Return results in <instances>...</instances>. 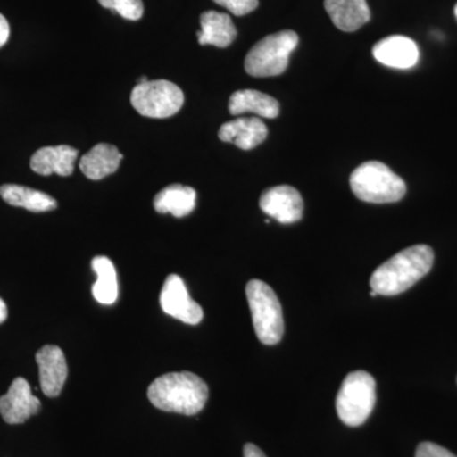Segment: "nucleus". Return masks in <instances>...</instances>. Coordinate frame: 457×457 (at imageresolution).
Returning a JSON list of instances; mask_svg holds the SVG:
<instances>
[{
  "label": "nucleus",
  "instance_id": "obj_1",
  "mask_svg": "<svg viewBox=\"0 0 457 457\" xmlns=\"http://www.w3.org/2000/svg\"><path fill=\"white\" fill-rule=\"evenodd\" d=\"M435 261L431 246L418 245L399 252L381 264L370 279L371 290L384 296H395L425 278Z\"/></svg>",
  "mask_w": 457,
  "mask_h": 457
},
{
  "label": "nucleus",
  "instance_id": "obj_2",
  "mask_svg": "<svg viewBox=\"0 0 457 457\" xmlns=\"http://www.w3.org/2000/svg\"><path fill=\"white\" fill-rule=\"evenodd\" d=\"M147 398L161 411L195 416L204 408L209 387L192 372H170L153 381L147 389Z\"/></svg>",
  "mask_w": 457,
  "mask_h": 457
},
{
  "label": "nucleus",
  "instance_id": "obj_3",
  "mask_svg": "<svg viewBox=\"0 0 457 457\" xmlns=\"http://www.w3.org/2000/svg\"><path fill=\"white\" fill-rule=\"evenodd\" d=\"M354 196L370 204L398 203L405 196L407 186L398 174L381 162H366L351 174Z\"/></svg>",
  "mask_w": 457,
  "mask_h": 457
},
{
  "label": "nucleus",
  "instance_id": "obj_4",
  "mask_svg": "<svg viewBox=\"0 0 457 457\" xmlns=\"http://www.w3.org/2000/svg\"><path fill=\"white\" fill-rule=\"evenodd\" d=\"M258 339L263 345H278L284 337V312L278 295L260 279H252L245 288Z\"/></svg>",
  "mask_w": 457,
  "mask_h": 457
},
{
  "label": "nucleus",
  "instance_id": "obj_5",
  "mask_svg": "<svg viewBox=\"0 0 457 457\" xmlns=\"http://www.w3.org/2000/svg\"><path fill=\"white\" fill-rule=\"evenodd\" d=\"M299 44V36L291 29L262 38L245 57L246 73L255 78L276 77L285 73L291 53Z\"/></svg>",
  "mask_w": 457,
  "mask_h": 457
},
{
  "label": "nucleus",
  "instance_id": "obj_6",
  "mask_svg": "<svg viewBox=\"0 0 457 457\" xmlns=\"http://www.w3.org/2000/svg\"><path fill=\"white\" fill-rule=\"evenodd\" d=\"M375 403V378L366 371L351 372L337 395V413L345 425L359 427L369 420Z\"/></svg>",
  "mask_w": 457,
  "mask_h": 457
},
{
  "label": "nucleus",
  "instance_id": "obj_7",
  "mask_svg": "<svg viewBox=\"0 0 457 457\" xmlns=\"http://www.w3.org/2000/svg\"><path fill=\"white\" fill-rule=\"evenodd\" d=\"M130 101L141 116L168 119L179 113L185 104V95L179 86L168 80H147L135 87Z\"/></svg>",
  "mask_w": 457,
  "mask_h": 457
},
{
  "label": "nucleus",
  "instance_id": "obj_8",
  "mask_svg": "<svg viewBox=\"0 0 457 457\" xmlns=\"http://www.w3.org/2000/svg\"><path fill=\"white\" fill-rule=\"evenodd\" d=\"M161 305L168 315L191 326H196L204 318L203 308L191 299L185 282L177 275H170L165 279Z\"/></svg>",
  "mask_w": 457,
  "mask_h": 457
},
{
  "label": "nucleus",
  "instance_id": "obj_9",
  "mask_svg": "<svg viewBox=\"0 0 457 457\" xmlns=\"http://www.w3.org/2000/svg\"><path fill=\"white\" fill-rule=\"evenodd\" d=\"M262 212L281 224L302 220L303 201L302 195L291 186H278L266 189L260 200Z\"/></svg>",
  "mask_w": 457,
  "mask_h": 457
},
{
  "label": "nucleus",
  "instance_id": "obj_10",
  "mask_svg": "<svg viewBox=\"0 0 457 457\" xmlns=\"http://www.w3.org/2000/svg\"><path fill=\"white\" fill-rule=\"evenodd\" d=\"M41 409V402L32 394L26 378H17L8 393L0 398V414L9 425L26 422Z\"/></svg>",
  "mask_w": 457,
  "mask_h": 457
},
{
  "label": "nucleus",
  "instance_id": "obj_11",
  "mask_svg": "<svg viewBox=\"0 0 457 457\" xmlns=\"http://www.w3.org/2000/svg\"><path fill=\"white\" fill-rule=\"evenodd\" d=\"M38 371H40V384L42 392L50 398H55L62 393L68 378V365L64 352L57 345H44L36 353Z\"/></svg>",
  "mask_w": 457,
  "mask_h": 457
},
{
  "label": "nucleus",
  "instance_id": "obj_12",
  "mask_svg": "<svg viewBox=\"0 0 457 457\" xmlns=\"http://www.w3.org/2000/svg\"><path fill=\"white\" fill-rule=\"evenodd\" d=\"M372 54L378 62L395 69H411L420 60L416 42L405 36H389L375 45Z\"/></svg>",
  "mask_w": 457,
  "mask_h": 457
},
{
  "label": "nucleus",
  "instance_id": "obj_13",
  "mask_svg": "<svg viewBox=\"0 0 457 457\" xmlns=\"http://www.w3.org/2000/svg\"><path fill=\"white\" fill-rule=\"evenodd\" d=\"M269 130L257 117H243L228 121L219 130V139L242 150H252L266 140Z\"/></svg>",
  "mask_w": 457,
  "mask_h": 457
},
{
  "label": "nucleus",
  "instance_id": "obj_14",
  "mask_svg": "<svg viewBox=\"0 0 457 457\" xmlns=\"http://www.w3.org/2000/svg\"><path fill=\"white\" fill-rule=\"evenodd\" d=\"M78 150L68 145L47 146L37 150L31 158V170L40 176L56 173L62 177L73 174Z\"/></svg>",
  "mask_w": 457,
  "mask_h": 457
},
{
  "label": "nucleus",
  "instance_id": "obj_15",
  "mask_svg": "<svg viewBox=\"0 0 457 457\" xmlns=\"http://www.w3.org/2000/svg\"><path fill=\"white\" fill-rule=\"evenodd\" d=\"M324 7L337 29L345 32L357 31L371 18L366 0H326Z\"/></svg>",
  "mask_w": 457,
  "mask_h": 457
},
{
  "label": "nucleus",
  "instance_id": "obj_16",
  "mask_svg": "<svg viewBox=\"0 0 457 457\" xmlns=\"http://www.w3.org/2000/svg\"><path fill=\"white\" fill-rule=\"evenodd\" d=\"M201 29L197 32L198 44L212 46H230L237 38V29L230 16L219 12L209 11L201 14Z\"/></svg>",
  "mask_w": 457,
  "mask_h": 457
},
{
  "label": "nucleus",
  "instance_id": "obj_17",
  "mask_svg": "<svg viewBox=\"0 0 457 457\" xmlns=\"http://www.w3.org/2000/svg\"><path fill=\"white\" fill-rule=\"evenodd\" d=\"M122 158L123 155L116 146L101 143L80 159V170L87 179H104L119 170Z\"/></svg>",
  "mask_w": 457,
  "mask_h": 457
},
{
  "label": "nucleus",
  "instance_id": "obj_18",
  "mask_svg": "<svg viewBox=\"0 0 457 457\" xmlns=\"http://www.w3.org/2000/svg\"><path fill=\"white\" fill-rule=\"evenodd\" d=\"M228 112L233 116L253 113L264 119H276L279 104L275 98L253 89L237 90L228 101Z\"/></svg>",
  "mask_w": 457,
  "mask_h": 457
},
{
  "label": "nucleus",
  "instance_id": "obj_19",
  "mask_svg": "<svg viewBox=\"0 0 457 457\" xmlns=\"http://www.w3.org/2000/svg\"><path fill=\"white\" fill-rule=\"evenodd\" d=\"M196 207V191L182 185L168 186L154 198V209L159 213H171L185 218Z\"/></svg>",
  "mask_w": 457,
  "mask_h": 457
},
{
  "label": "nucleus",
  "instance_id": "obj_20",
  "mask_svg": "<svg viewBox=\"0 0 457 457\" xmlns=\"http://www.w3.org/2000/svg\"><path fill=\"white\" fill-rule=\"evenodd\" d=\"M0 196L12 206L23 207L32 212H53L57 207L55 198L36 189L18 185H4L0 187Z\"/></svg>",
  "mask_w": 457,
  "mask_h": 457
},
{
  "label": "nucleus",
  "instance_id": "obj_21",
  "mask_svg": "<svg viewBox=\"0 0 457 457\" xmlns=\"http://www.w3.org/2000/svg\"><path fill=\"white\" fill-rule=\"evenodd\" d=\"M92 269L97 275V281L92 288L93 296L99 303L112 305L119 297L117 273L112 261L104 255H99L92 261Z\"/></svg>",
  "mask_w": 457,
  "mask_h": 457
},
{
  "label": "nucleus",
  "instance_id": "obj_22",
  "mask_svg": "<svg viewBox=\"0 0 457 457\" xmlns=\"http://www.w3.org/2000/svg\"><path fill=\"white\" fill-rule=\"evenodd\" d=\"M102 7L117 12L120 16L129 21H139L144 14L141 0H98Z\"/></svg>",
  "mask_w": 457,
  "mask_h": 457
},
{
  "label": "nucleus",
  "instance_id": "obj_23",
  "mask_svg": "<svg viewBox=\"0 0 457 457\" xmlns=\"http://www.w3.org/2000/svg\"><path fill=\"white\" fill-rule=\"evenodd\" d=\"M216 4L227 8L234 16L242 17L252 13L258 7V0H213Z\"/></svg>",
  "mask_w": 457,
  "mask_h": 457
},
{
  "label": "nucleus",
  "instance_id": "obj_24",
  "mask_svg": "<svg viewBox=\"0 0 457 457\" xmlns=\"http://www.w3.org/2000/svg\"><path fill=\"white\" fill-rule=\"evenodd\" d=\"M416 457H456L449 450L440 446V445L433 444V442H422L417 447Z\"/></svg>",
  "mask_w": 457,
  "mask_h": 457
},
{
  "label": "nucleus",
  "instance_id": "obj_25",
  "mask_svg": "<svg viewBox=\"0 0 457 457\" xmlns=\"http://www.w3.org/2000/svg\"><path fill=\"white\" fill-rule=\"evenodd\" d=\"M9 35H11V29H9L8 21L3 14H0V47L7 44Z\"/></svg>",
  "mask_w": 457,
  "mask_h": 457
},
{
  "label": "nucleus",
  "instance_id": "obj_26",
  "mask_svg": "<svg viewBox=\"0 0 457 457\" xmlns=\"http://www.w3.org/2000/svg\"><path fill=\"white\" fill-rule=\"evenodd\" d=\"M243 453H245V457H267L264 455L263 451L253 444H246Z\"/></svg>",
  "mask_w": 457,
  "mask_h": 457
},
{
  "label": "nucleus",
  "instance_id": "obj_27",
  "mask_svg": "<svg viewBox=\"0 0 457 457\" xmlns=\"http://www.w3.org/2000/svg\"><path fill=\"white\" fill-rule=\"evenodd\" d=\"M8 318V309L7 305H5V303L3 302L2 299H0V324L3 323V321H5V319Z\"/></svg>",
  "mask_w": 457,
  "mask_h": 457
},
{
  "label": "nucleus",
  "instance_id": "obj_28",
  "mask_svg": "<svg viewBox=\"0 0 457 457\" xmlns=\"http://www.w3.org/2000/svg\"><path fill=\"white\" fill-rule=\"evenodd\" d=\"M146 82H147L146 77L139 78V80H137V84H143V83H146Z\"/></svg>",
  "mask_w": 457,
  "mask_h": 457
},
{
  "label": "nucleus",
  "instance_id": "obj_29",
  "mask_svg": "<svg viewBox=\"0 0 457 457\" xmlns=\"http://www.w3.org/2000/svg\"><path fill=\"white\" fill-rule=\"evenodd\" d=\"M455 16L457 18V4H456V7H455Z\"/></svg>",
  "mask_w": 457,
  "mask_h": 457
}]
</instances>
